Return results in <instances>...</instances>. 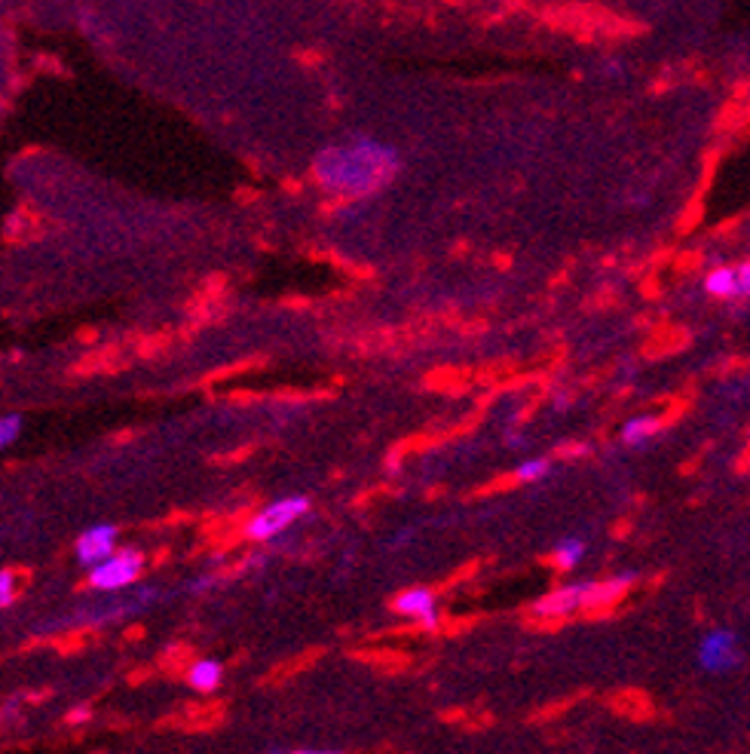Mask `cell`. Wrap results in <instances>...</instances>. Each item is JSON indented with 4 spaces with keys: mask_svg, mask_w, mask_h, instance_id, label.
I'll use <instances>...</instances> for the list:
<instances>
[{
    "mask_svg": "<svg viewBox=\"0 0 750 754\" xmlns=\"http://www.w3.org/2000/svg\"><path fill=\"white\" fill-rule=\"evenodd\" d=\"M349 659L365 662V666H371L380 674H398L410 666V654L390 650V647H359V650H349Z\"/></svg>",
    "mask_w": 750,
    "mask_h": 754,
    "instance_id": "52a82bcc",
    "label": "cell"
},
{
    "mask_svg": "<svg viewBox=\"0 0 750 754\" xmlns=\"http://www.w3.org/2000/svg\"><path fill=\"white\" fill-rule=\"evenodd\" d=\"M441 491H444V485H439V488H432V491L426 494V497H429V500H432V497H439V494H441Z\"/></svg>",
    "mask_w": 750,
    "mask_h": 754,
    "instance_id": "ab89813d",
    "label": "cell"
},
{
    "mask_svg": "<svg viewBox=\"0 0 750 754\" xmlns=\"http://www.w3.org/2000/svg\"><path fill=\"white\" fill-rule=\"evenodd\" d=\"M16 583L19 580L16 574H13V568H7V571H3V580H0V592H3V595H0V605L3 607H10L19 598ZM19 586H22V583H19Z\"/></svg>",
    "mask_w": 750,
    "mask_h": 754,
    "instance_id": "603a6c76",
    "label": "cell"
},
{
    "mask_svg": "<svg viewBox=\"0 0 750 754\" xmlns=\"http://www.w3.org/2000/svg\"><path fill=\"white\" fill-rule=\"evenodd\" d=\"M130 439H135V433H132V429H120V436H114V442H116V445L130 442Z\"/></svg>",
    "mask_w": 750,
    "mask_h": 754,
    "instance_id": "74e56055",
    "label": "cell"
},
{
    "mask_svg": "<svg viewBox=\"0 0 750 754\" xmlns=\"http://www.w3.org/2000/svg\"><path fill=\"white\" fill-rule=\"evenodd\" d=\"M539 402H542V399H530V402H527V409L518 411V424H527V421H530V417L537 414Z\"/></svg>",
    "mask_w": 750,
    "mask_h": 754,
    "instance_id": "d6a6232c",
    "label": "cell"
},
{
    "mask_svg": "<svg viewBox=\"0 0 750 754\" xmlns=\"http://www.w3.org/2000/svg\"><path fill=\"white\" fill-rule=\"evenodd\" d=\"M89 641H93V632H89V629H74V632H65V635L49 639V647H52L56 654L71 656V654H77V650H83Z\"/></svg>",
    "mask_w": 750,
    "mask_h": 754,
    "instance_id": "ac0fdd59",
    "label": "cell"
},
{
    "mask_svg": "<svg viewBox=\"0 0 750 754\" xmlns=\"http://www.w3.org/2000/svg\"><path fill=\"white\" fill-rule=\"evenodd\" d=\"M484 617L481 613H475V617H441L439 625H435V635H444V639H451V635H463V632H469L475 623H481Z\"/></svg>",
    "mask_w": 750,
    "mask_h": 754,
    "instance_id": "d6986e66",
    "label": "cell"
},
{
    "mask_svg": "<svg viewBox=\"0 0 750 754\" xmlns=\"http://www.w3.org/2000/svg\"><path fill=\"white\" fill-rule=\"evenodd\" d=\"M564 623H567V617L539 613V610H533V613H527V617H524V629H530V632H557Z\"/></svg>",
    "mask_w": 750,
    "mask_h": 754,
    "instance_id": "44dd1931",
    "label": "cell"
},
{
    "mask_svg": "<svg viewBox=\"0 0 750 754\" xmlns=\"http://www.w3.org/2000/svg\"><path fill=\"white\" fill-rule=\"evenodd\" d=\"M196 662H199V659H196V650L190 644H172V647H165L163 654H160L157 669H160L165 678L179 681V678H187V674H190V669H194Z\"/></svg>",
    "mask_w": 750,
    "mask_h": 754,
    "instance_id": "9c48e42d",
    "label": "cell"
},
{
    "mask_svg": "<svg viewBox=\"0 0 750 754\" xmlns=\"http://www.w3.org/2000/svg\"><path fill=\"white\" fill-rule=\"evenodd\" d=\"M524 478H521V473L515 470V473H506V476H496V478H490L488 485H481V488H475L469 497H490V494H500V491H512V488H518L521 485Z\"/></svg>",
    "mask_w": 750,
    "mask_h": 754,
    "instance_id": "ffe728a7",
    "label": "cell"
},
{
    "mask_svg": "<svg viewBox=\"0 0 750 754\" xmlns=\"http://www.w3.org/2000/svg\"><path fill=\"white\" fill-rule=\"evenodd\" d=\"M245 368H251V362H245V365H230V368H221V372H214V375H212V377H206V380L212 384V380H221V377L239 375V372H245Z\"/></svg>",
    "mask_w": 750,
    "mask_h": 754,
    "instance_id": "1f68e13d",
    "label": "cell"
},
{
    "mask_svg": "<svg viewBox=\"0 0 750 754\" xmlns=\"http://www.w3.org/2000/svg\"><path fill=\"white\" fill-rule=\"evenodd\" d=\"M738 662H741V644H738V635H735V632H729V629H714V632L704 635L702 644H699V666H702L704 672H733Z\"/></svg>",
    "mask_w": 750,
    "mask_h": 754,
    "instance_id": "3957f363",
    "label": "cell"
},
{
    "mask_svg": "<svg viewBox=\"0 0 750 754\" xmlns=\"http://www.w3.org/2000/svg\"><path fill=\"white\" fill-rule=\"evenodd\" d=\"M230 405H251V402H258L261 399V393H248V390H239V393H230L224 396Z\"/></svg>",
    "mask_w": 750,
    "mask_h": 754,
    "instance_id": "f1b7e54d",
    "label": "cell"
},
{
    "mask_svg": "<svg viewBox=\"0 0 750 754\" xmlns=\"http://www.w3.org/2000/svg\"><path fill=\"white\" fill-rule=\"evenodd\" d=\"M426 387L429 390H439V393H451V396H463L469 390V384L463 380L457 368H441L435 375L426 377Z\"/></svg>",
    "mask_w": 750,
    "mask_h": 754,
    "instance_id": "2e32d148",
    "label": "cell"
},
{
    "mask_svg": "<svg viewBox=\"0 0 750 754\" xmlns=\"http://www.w3.org/2000/svg\"><path fill=\"white\" fill-rule=\"evenodd\" d=\"M255 448L258 445H243L239 451H233V454H218V458H212L214 466H230V463H243L248 454H255Z\"/></svg>",
    "mask_w": 750,
    "mask_h": 754,
    "instance_id": "cb8c5ba5",
    "label": "cell"
},
{
    "mask_svg": "<svg viewBox=\"0 0 750 754\" xmlns=\"http://www.w3.org/2000/svg\"><path fill=\"white\" fill-rule=\"evenodd\" d=\"M89 721V705H77V708H71L65 715V723L71 727V723H86Z\"/></svg>",
    "mask_w": 750,
    "mask_h": 754,
    "instance_id": "4dcf8cb0",
    "label": "cell"
},
{
    "mask_svg": "<svg viewBox=\"0 0 750 754\" xmlns=\"http://www.w3.org/2000/svg\"><path fill=\"white\" fill-rule=\"evenodd\" d=\"M631 586H635V576L631 574L586 583V586H582V607H579V610H582L586 617H606V613L628 595Z\"/></svg>",
    "mask_w": 750,
    "mask_h": 754,
    "instance_id": "277c9868",
    "label": "cell"
},
{
    "mask_svg": "<svg viewBox=\"0 0 750 754\" xmlns=\"http://www.w3.org/2000/svg\"><path fill=\"white\" fill-rule=\"evenodd\" d=\"M659 429H662V421H659V417H650V414H643V417H635V421H628V424L622 427V442L643 445L647 439H653Z\"/></svg>",
    "mask_w": 750,
    "mask_h": 754,
    "instance_id": "9a60e30c",
    "label": "cell"
},
{
    "mask_svg": "<svg viewBox=\"0 0 750 754\" xmlns=\"http://www.w3.org/2000/svg\"><path fill=\"white\" fill-rule=\"evenodd\" d=\"M463 718H466V712H463V708H444V712H441V721L444 723L463 721Z\"/></svg>",
    "mask_w": 750,
    "mask_h": 754,
    "instance_id": "836d02e7",
    "label": "cell"
},
{
    "mask_svg": "<svg viewBox=\"0 0 750 754\" xmlns=\"http://www.w3.org/2000/svg\"><path fill=\"white\" fill-rule=\"evenodd\" d=\"M579 607H582V586H561V589H555L552 595L539 598L537 605H533V610H539V613H555V617H567V613L579 610Z\"/></svg>",
    "mask_w": 750,
    "mask_h": 754,
    "instance_id": "8fae6325",
    "label": "cell"
},
{
    "mask_svg": "<svg viewBox=\"0 0 750 754\" xmlns=\"http://www.w3.org/2000/svg\"><path fill=\"white\" fill-rule=\"evenodd\" d=\"M307 507H310V503H307L304 497H292V500H282V503H276V507L263 509L261 515H255V519H251V525H248V540H255V543L270 540L276 531H282L285 525H292L300 512H307Z\"/></svg>",
    "mask_w": 750,
    "mask_h": 754,
    "instance_id": "5b68a950",
    "label": "cell"
},
{
    "mask_svg": "<svg viewBox=\"0 0 750 754\" xmlns=\"http://www.w3.org/2000/svg\"><path fill=\"white\" fill-rule=\"evenodd\" d=\"M518 473H521L524 482H533V478H542V476H545V473H549V460H533V463H524Z\"/></svg>",
    "mask_w": 750,
    "mask_h": 754,
    "instance_id": "d4e9b609",
    "label": "cell"
},
{
    "mask_svg": "<svg viewBox=\"0 0 750 754\" xmlns=\"http://www.w3.org/2000/svg\"><path fill=\"white\" fill-rule=\"evenodd\" d=\"M111 546H114V527H93L81 537L77 552L83 561H98V558L111 556Z\"/></svg>",
    "mask_w": 750,
    "mask_h": 754,
    "instance_id": "7c38bea8",
    "label": "cell"
},
{
    "mask_svg": "<svg viewBox=\"0 0 750 754\" xmlns=\"http://www.w3.org/2000/svg\"><path fill=\"white\" fill-rule=\"evenodd\" d=\"M165 558H169V549H160V552L153 556V564H165Z\"/></svg>",
    "mask_w": 750,
    "mask_h": 754,
    "instance_id": "f35d334b",
    "label": "cell"
},
{
    "mask_svg": "<svg viewBox=\"0 0 750 754\" xmlns=\"http://www.w3.org/2000/svg\"><path fill=\"white\" fill-rule=\"evenodd\" d=\"M704 292L714 297H738V267H714L704 277Z\"/></svg>",
    "mask_w": 750,
    "mask_h": 754,
    "instance_id": "4fadbf2b",
    "label": "cell"
},
{
    "mask_svg": "<svg viewBox=\"0 0 750 754\" xmlns=\"http://www.w3.org/2000/svg\"><path fill=\"white\" fill-rule=\"evenodd\" d=\"M228 705L224 700L214 703H190L165 715L163 721H157V730H184V733H206V730H218L224 723Z\"/></svg>",
    "mask_w": 750,
    "mask_h": 754,
    "instance_id": "7a4b0ae2",
    "label": "cell"
},
{
    "mask_svg": "<svg viewBox=\"0 0 750 754\" xmlns=\"http://www.w3.org/2000/svg\"><path fill=\"white\" fill-rule=\"evenodd\" d=\"M738 297H750V262L738 264Z\"/></svg>",
    "mask_w": 750,
    "mask_h": 754,
    "instance_id": "4316f807",
    "label": "cell"
},
{
    "mask_svg": "<svg viewBox=\"0 0 750 754\" xmlns=\"http://www.w3.org/2000/svg\"><path fill=\"white\" fill-rule=\"evenodd\" d=\"M398 166H402V160H398L395 148L356 135V138L337 142V145H328L316 157L312 175L328 194L365 197V194H374L377 187H383L398 172Z\"/></svg>",
    "mask_w": 750,
    "mask_h": 754,
    "instance_id": "6da1fadb",
    "label": "cell"
},
{
    "mask_svg": "<svg viewBox=\"0 0 750 754\" xmlns=\"http://www.w3.org/2000/svg\"><path fill=\"white\" fill-rule=\"evenodd\" d=\"M579 556H582V543L567 540L561 549H555L552 556H542V564L555 568L557 574H567V571H573V564L579 561Z\"/></svg>",
    "mask_w": 750,
    "mask_h": 754,
    "instance_id": "e0dca14e",
    "label": "cell"
},
{
    "mask_svg": "<svg viewBox=\"0 0 750 754\" xmlns=\"http://www.w3.org/2000/svg\"><path fill=\"white\" fill-rule=\"evenodd\" d=\"M292 754H322V752H292Z\"/></svg>",
    "mask_w": 750,
    "mask_h": 754,
    "instance_id": "60d3db41",
    "label": "cell"
},
{
    "mask_svg": "<svg viewBox=\"0 0 750 754\" xmlns=\"http://www.w3.org/2000/svg\"><path fill=\"white\" fill-rule=\"evenodd\" d=\"M0 429H3V433H0V442L10 445V442H13V439H16L19 417H7V421H3V427H0Z\"/></svg>",
    "mask_w": 750,
    "mask_h": 754,
    "instance_id": "f546056e",
    "label": "cell"
},
{
    "mask_svg": "<svg viewBox=\"0 0 750 754\" xmlns=\"http://www.w3.org/2000/svg\"><path fill=\"white\" fill-rule=\"evenodd\" d=\"M138 571H142V556H138L135 549H123V552H116L111 561L98 564L96 571H93V576H89V583H93L96 589H120V586L132 583V580L138 576Z\"/></svg>",
    "mask_w": 750,
    "mask_h": 754,
    "instance_id": "8992f818",
    "label": "cell"
},
{
    "mask_svg": "<svg viewBox=\"0 0 750 754\" xmlns=\"http://www.w3.org/2000/svg\"><path fill=\"white\" fill-rule=\"evenodd\" d=\"M319 656H322V647H310V650H304V654L292 656V659H285V662H279L276 669H270V672L263 674V688H273V684H285V681H292V678H297L300 672H307V669H312L316 662H319Z\"/></svg>",
    "mask_w": 750,
    "mask_h": 754,
    "instance_id": "ba28073f",
    "label": "cell"
},
{
    "mask_svg": "<svg viewBox=\"0 0 750 754\" xmlns=\"http://www.w3.org/2000/svg\"><path fill=\"white\" fill-rule=\"evenodd\" d=\"M153 672H157V669H135V672H130V684H145Z\"/></svg>",
    "mask_w": 750,
    "mask_h": 754,
    "instance_id": "d590c367",
    "label": "cell"
},
{
    "mask_svg": "<svg viewBox=\"0 0 750 754\" xmlns=\"http://www.w3.org/2000/svg\"><path fill=\"white\" fill-rule=\"evenodd\" d=\"M251 564V556H245V558H239V561H230V564H224L221 571H218V580H228V576H236V574H243L245 568Z\"/></svg>",
    "mask_w": 750,
    "mask_h": 754,
    "instance_id": "484cf974",
    "label": "cell"
},
{
    "mask_svg": "<svg viewBox=\"0 0 750 754\" xmlns=\"http://www.w3.org/2000/svg\"><path fill=\"white\" fill-rule=\"evenodd\" d=\"M588 448L582 442H567V445H557L555 448V458L561 460H570L573 454H586Z\"/></svg>",
    "mask_w": 750,
    "mask_h": 754,
    "instance_id": "83f0119b",
    "label": "cell"
},
{
    "mask_svg": "<svg viewBox=\"0 0 750 754\" xmlns=\"http://www.w3.org/2000/svg\"><path fill=\"white\" fill-rule=\"evenodd\" d=\"M490 723H493V715H481V718H472L466 723V730H488Z\"/></svg>",
    "mask_w": 750,
    "mask_h": 754,
    "instance_id": "e575fe53",
    "label": "cell"
},
{
    "mask_svg": "<svg viewBox=\"0 0 750 754\" xmlns=\"http://www.w3.org/2000/svg\"><path fill=\"white\" fill-rule=\"evenodd\" d=\"M432 601H435V592L429 589H408L402 592V595H395L390 601V607L395 610V613H402V617H417V620H426V617H432Z\"/></svg>",
    "mask_w": 750,
    "mask_h": 754,
    "instance_id": "30bf717a",
    "label": "cell"
},
{
    "mask_svg": "<svg viewBox=\"0 0 750 754\" xmlns=\"http://www.w3.org/2000/svg\"><path fill=\"white\" fill-rule=\"evenodd\" d=\"M187 684L199 693H212L218 684H221V666L212 662V659H199L190 674H187Z\"/></svg>",
    "mask_w": 750,
    "mask_h": 754,
    "instance_id": "5bb4252c",
    "label": "cell"
},
{
    "mask_svg": "<svg viewBox=\"0 0 750 754\" xmlns=\"http://www.w3.org/2000/svg\"><path fill=\"white\" fill-rule=\"evenodd\" d=\"M478 568H481V561H466V564H463V568H457L454 574L447 576V580H444V583H441L435 592H451L454 586H459V583H466L469 576L478 574Z\"/></svg>",
    "mask_w": 750,
    "mask_h": 754,
    "instance_id": "7402d4cb",
    "label": "cell"
},
{
    "mask_svg": "<svg viewBox=\"0 0 750 754\" xmlns=\"http://www.w3.org/2000/svg\"><path fill=\"white\" fill-rule=\"evenodd\" d=\"M145 639V629L142 625H132V629H126V641H142Z\"/></svg>",
    "mask_w": 750,
    "mask_h": 754,
    "instance_id": "8d00e7d4",
    "label": "cell"
}]
</instances>
